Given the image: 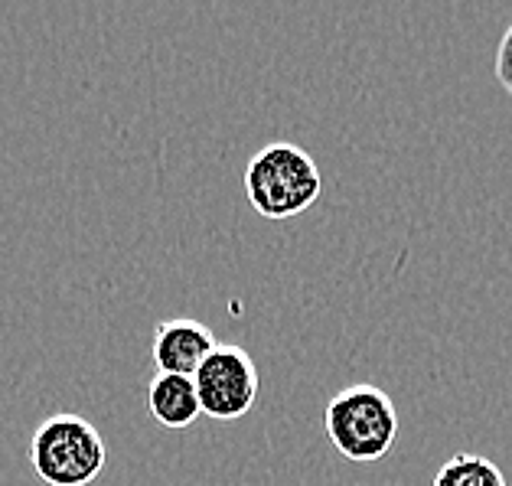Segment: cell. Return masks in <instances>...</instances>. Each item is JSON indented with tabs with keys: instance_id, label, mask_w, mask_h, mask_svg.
I'll return each instance as SVG.
<instances>
[{
	"instance_id": "obj_1",
	"label": "cell",
	"mask_w": 512,
	"mask_h": 486,
	"mask_svg": "<svg viewBox=\"0 0 512 486\" xmlns=\"http://www.w3.org/2000/svg\"><path fill=\"white\" fill-rule=\"evenodd\" d=\"M323 193L320 167L304 147L274 141L248 160L245 196L261 219L281 222L301 216Z\"/></svg>"
},
{
	"instance_id": "obj_2",
	"label": "cell",
	"mask_w": 512,
	"mask_h": 486,
	"mask_svg": "<svg viewBox=\"0 0 512 486\" xmlns=\"http://www.w3.org/2000/svg\"><path fill=\"white\" fill-rule=\"evenodd\" d=\"M323 431L346 460L372 464L392 451L398 408L379 385H346L323 408Z\"/></svg>"
},
{
	"instance_id": "obj_3",
	"label": "cell",
	"mask_w": 512,
	"mask_h": 486,
	"mask_svg": "<svg viewBox=\"0 0 512 486\" xmlns=\"http://www.w3.org/2000/svg\"><path fill=\"white\" fill-rule=\"evenodd\" d=\"M105 441L82 415H49L30 438V467L49 486H89L105 470Z\"/></svg>"
},
{
	"instance_id": "obj_4",
	"label": "cell",
	"mask_w": 512,
	"mask_h": 486,
	"mask_svg": "<svg viewBox=\"0 0 512 486\" xmlns=\"http://www.w3.org/2000/svg\"><path fill=\"white\" fill-rule=\"evenodd\" d=\"M199 411L216 421H239L258 402V366L242 346L222 343L193 376Z\"/></svg>"
},
{
	"instance_id": "obj_5",
	"label": "cell",
	"mask_w": 512,
	"mask_h": 486,
	"mask_svg": "<svg viewBox=\"0 0 512 486\" xmlns=\"http://www.w3.org/2000/svg\"><path fill=\"white\" fill-rule=\"evenodd\" d=\"M216 336L193 317H170L160 320L154 330V363L157 372H167V376H196V369L206 363L209 353L216 350Z\"/></svg>"
},
{
	"instance_id": "obj_6",
	"label": "cell",
	"mask_w": 512,
	"mask_h": 486,
	"mask_svg": "<svg viewBox=\"0 0 512 486\" xmlns=\"http://www.w3.org/2000/svg\"><path fill=\"white\" fill-rule=\"evenodd\" d=\"M147 408L157 425H164L170 431L190 428L193 421L203 415L199 411V398H196V385L190 376H167V372H157L147 385Z\"/></svg>"
},
{
	"instance_id": "obj_7",
	"label": "cell",
	"mask_w": 512,
	"mask_h": 486,
	"mask_svg": "<svg viewBox=\"0 0 512 486\" xmlns=\"http://www.w3.org/2000/svg\"><path fill=\"white\" fill-rule=\"evenodd\" d=\"M431 486H506L503 470L483 454H454L434 473Z\"/></svg>"
},
{
	"instance_id": "obj_8",
	"label": "cell",
	"mask_w": 512,
	"mask_h": 486,
	"mask_svg": "<svg viewBox=\"0 0 512 486\" xmlns=\"http://www.w3.org/2000/svg\"><path fill=\"white\" fill-rule=\"evenodd\" d=\"M496 79L512 95V23L506 27L503 40H499V49H496Z\"/></svg>"
}]
</instances>
